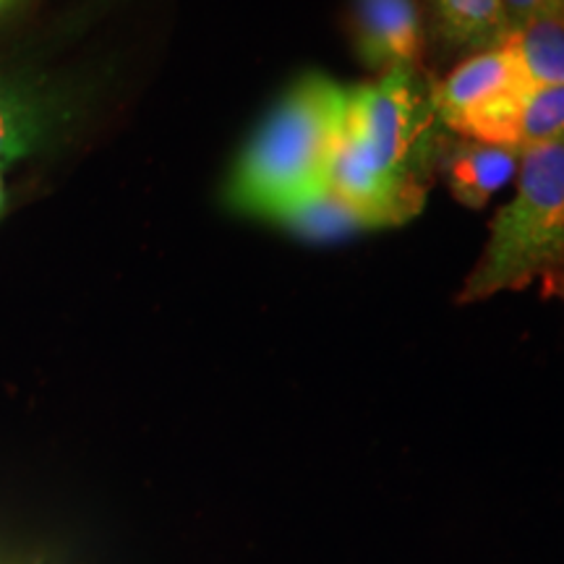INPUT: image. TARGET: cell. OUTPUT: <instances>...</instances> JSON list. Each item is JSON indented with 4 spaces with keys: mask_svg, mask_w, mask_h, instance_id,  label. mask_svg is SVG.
<instances>
[{
    "mask_svg": "<svg viewBox=\"0 0 564 564\" xmlns=\"http://www.w3.org/2000/svg\"><path fill=\"white\" fill-rule=\"evenodd\" d=\"M468 139L489 141L518 154L533 147L564 141V84L525 87L510 105L478 126Z\"/></svg>",
    "mask_w": 564,
    "mask_h": 564,
    "instance_id": "obj_8",
    "label": "cell"
},
{
    "mask_svg": "<svg viewBox=\"0 0 564 564\" xmlns=\"http://www.w3.org/2000/svg\"><path fill=\"white\" fill-rule=\"evenodd\" d=\"M0 212H3V183H0Z\"/></svg>",
    "mask_w": 564,
    "mask_h": 564,
    "instance_id": "obj_14",
    "label": "cell"
},
{
    "mask_svg": "<svg viewBox=\"0 0 564 564\" xmlns=\"http://www.w3.org/2000/svg\"><path fill=\"white\" fill-rule=\"evenodd\" d=\"M502 11L507 32H510L512 26L525 24V21L564 13V0H502Z\"/></svg>",
    "mask_w": 564,
    "mask_h": 564,
    "instance_id": "obj_12",
    "label": "cell"
},
{
    "mask_svg": "<svg viewBox=\"0 0 564 564\" xmlns=\"http://www.w3.org/2000/svg\"><path fill=\"white\" fill-rule=\"evenodd\" d=\"M423 21L436 58H470L507 34L502 0H423Z\"/></svg>",
    "mask_w": 564,
    "mask_h": 564,
    "instance_id": "obj_7",
    "label": "cell"
},
{
    "mask_svg": "<svg viewBox=\"0 0 564 564\" xmlns=\"http://www.w3.org/2000/svg\"><path fill=\"white\" fill-rule=\"evenodd\" d=\"M350 34L358 58L373 74L419 68L423 45L419 0H350Z\"/></svg>",
    "mask_w": 564,
    "mask_h": 564,
    "instance_id": "obj_5",
    "label": "cell"
},
{
    "mask_svg": "<svg viewBox=\"0 0 564 564\" xmlns=\"http://www.w3.org/2000/svg\"><path fill=\"white\" fill-rule=\"evenodd\" d=\"M348 89L327 74H303L272 105L238 154L225 199L236 212L280 223L327 186L345 126Z\"/></svg>",
    "mask_w": 564,
    "mask_h": 564,
    "instance_id": "obj_1",
    "label": "cell"
},
{
    "mask_svg": "<svg viewBox=\"0 0 564 564\" xmlns=\"http://www.w3.org/2000/svg\"><path fill=\"white\" fill-rule=\"evenodd\" d=\"M436 167L442 171L444 183L457 202L470 209H481L499 188H505L518 175L520 154L507 147L455 137L447 131Z\"/></svg>",
    "mask_w": 564,
    "mask_h": 564,
    "instance_id": "obj_6",
    "label": "cell"
},
{
    "mask_svg": "<svg viewBox=\"0 0 564 564\" xmlns=\"http://www.w3.org/2000/svg\"><path fill=\"white\" fill-rule=\"evenodd\" d=\"M9 3H13V0H0V9H6Z\"/></svg>",
    "mask_w": 564,
    "mask_h": 564,
    "instance_id": "obj_15",
    "label": "cell"
},
{
    "mask_svg": "<svg viewBox=\"0 0 564 564\" xmlns=\"http://www.w3.org/2000/svg\"><path fill=\"white\" fill-rule=\"evenodd\" d=\"M42 139V112L17 89L0 87V167L30 154Z\"/></svg>",
    "mask_w": 564,
    "mask_h": 564,
    "instance_id": "obj_11",
    "label": "cell"
},
{
    "mask_svg": "<svg viewBox=\"0 0 564 564\" xmlns=\"http://www.w3.org/2000/svg\"><path fill=\"white\" fill-rule=\"evenodd\" d=\"M523 89L525 82L512 55L497 45L457 61L447 76L432 82L429 95L436 121L455 137H470Z\"/></svg>",
    "mask_w": 564,
    "mask_h": 564,
    "instance_id": "obj_4",
    "label": "cell"
},
{
    "mask_svg": "<svg viewBox=\"0 0 564 564\" xmlns=\"http://www.w3.org/2000/svg\"><path fill=\"white\" fill-rule=\"evenodd\" d=\"M564 267V141L520 154L512 199L494 217L460 301L518 291Z\"/></svg>",
    "mask_w": 564,
    "mask_h": 564,
    "instance_id": "obj_2",
    "label": "cell"
},
{
    "mask_svg": "<svg viewBox=\"0 0 564 564\" xmlns=\"http://www.w3.org/2000/svg\"><path fill=\"white\" fill-rule=\"evenodd\" d=\"M499 45L512 55L525 87L564 84V13L512 26Z\"/></svg>",
    "mask_w": 564,
    "mask_h": 564,
    "instance_id": "obj_9",
    "label": "cell"
},
{
    "mask_svg": "<svg viewBox=\"0 0 564 564\" xmlns=\"http://www.w3.org/2000/svg\"><path fill=\"white\" fill-rule=\"evenodd\" d=\"M280 225L293 230L295 236L303 238V241L314 243L340 241V238L356 236V232L377 230V225H373L361 209H356L350 202H345L343 196L329 192L327 186H324L319 194H314L312 199L303 202L301 207L288 212L280 220Z\"/></svg>",
    "mask_w": 564,
    "mask_h": 564,
    "instance_id": "obj_10",
    "label": "cell"
},
{
    "mask_svg": "<svg viewBox=\"0 0 564 564\" xmlns=\"http://www.w3.org/2000/svg\"><path fill=\"white\" fill-rule=\"evenodd\" d=\"M554 278H556V280H554V282H556V291H560V293L564 295V267H560V270L554 272Z\"/></svg>",
    "mask_w": 564,
    "mask_h": 564,
    "instance_id": "obj_13",
    "label": "cell"
},
{
    "mask_svg": "<svg viewBox=\"0 0 564 564\" xmlns=\"http://www.w3.org/2000/svg\"><path fill=\"white\" fill-rule=\"evenodd\" d=\"M421 68H394L348 89L345 131L387 181L426 192L447 129L436 121Z\"/></svg>",
    "mask_w": 564,
    "mask_h": 564,
    "instance_id": "obj_3",
    "label": "cell"
}]
</instances>
